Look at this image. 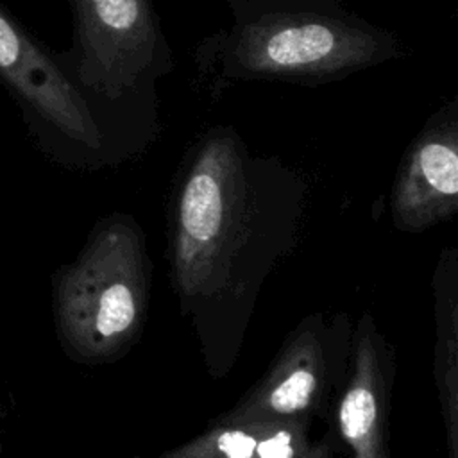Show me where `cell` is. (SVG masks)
Returning a JSON list of instances; mask_svg holds the SVG:
<instances>
[{
  "mask_svg": "<svg viewBox=\"0 0 458 458\" xmlns=\"http://www.w3.org/2000/svg\"><path fill=\"white\" fill-rule=\"evenodd\" d=\"M152 261L140 222L123 211L98 218L77 256L52 274V315L70 360L120 358L143 329Z\"/></svg>",
  "mask_w": 458,
  "mask_h": 458,
  "instance_id": "cell-4",
  "label": "cell"
},
{
  "mask_svg": "<svg viewBox=\"0 0 458 458\" xmlns=\"http://www.w3.org/2000/svg\"><path fill=\"white\" fill-rule=\"evenodd\" d=\"M2 406H0V458H4V437H2Z\"/></svg>",
  "mask_w": 458,
  "mask_h": 458,
  "instance_id": "cell-13",
  "label": "cell"
},
{
  "mask_svg": "<svg viewBox=\"0 0 458 458\" xmlns=\"http://www.w3.org/2000/svg\"><path fill=\"white\" fill-rule=\"evenodd\" d=\"M131 458H143V456H131Z\"/></svg>",
  "mask_w": 458,
  "mask_h": 458,
  "instance_id": "cell-14",
  "label": "cell"
},
{
  "mask_svg": "<svg viewBox=\"0 0 458 458\" xmlns=\"http://www.w3.org/2000/svg\"><path fill=\"white\" fill-rule=\"evenodd\" d=\"M254 433L247 424L215 420L199 437L163 453L159 458H256Z\"/></svg>",
  "mask_w": 458,
  "mask_h": 458,
  "instance_id": "cell-11",
  "label": "cell"
},
{
  "mask_svg": "<svg viewBox=\"0 0 458 458\" xmlns=\"http://www.w3.org/2000/svg\"><path fill=\"white\" fill-rule=\"evenodd\" d=\"M458 209V97L424 122L397 166L390 190L395 229L424 233Z\"/></svg>",
  "mask_w": 458,
  "mask_h": 458,
  "instance_id": "cell-7",
  "label": "cell"
},
{
  "mask_svg": "<svg viewBox=\"0 0 458 458\" xmlns=\"http://www.w3.org/2000/svg\"><path fill=\"white\" fill-rule=\"evenodd\" d=\"M0 88L16 106L32 145L73 172L116 168L159 138L98 100L0 2Z\"/></svg>",
  "mask_w": 458,
  "mask_h": 458,
  "instance_id": "cell-3",
  "label": "cell"
},
{
  "mask_svg": "<svg viewBox=\"0 0 458 458\" xmlns=\"http://www.w3.org/2000/svg\"><path fill=\"white\" fill-rule=\"evenodd\" d=\"M394 352L365 313L352 335L351 370L336 404V428L351 458H394L390 451V394Z\"/></svg>",
  "mask_w": 458,
  "mask_h": 458,
  "instance_id": "cell-8",
  "label": "cell"
},
{
  "mask_svg": "<svg viewBox=\"0 0 458 458\" xmlns=\"http://www.w3.org/2000/svg\"><path fill=\"white\" fill-rule=\"evenodd\" d=\"M233 21H247L281 11H342L345 0H225Z\"/></svg>",
  "mask_w": 458,
  "mask_h": 458,
  "instance_id": "cell-12",
  "label": "cell"
},
{
  "mask_svg": "<svg viewBox=\"0 0 458 458\" xmlns=\"http://www.w3.org/2000/svg\"><path fill=\"white\" fill-rule=\"evenodd\" d=\"M63 64L98 100L161 134L159 82L175 59L152 0H70Z\"/></svg>",
  "mask_w": 458,
  "mask_h": 458,
  "instance_id": "cell-5",
  "label": "cell"
},
{
  "mask_svg": "<svg viewBox=\"0 0 458 458\" xmlns=\"http://www.w3.org/2000/svg\"><path fill=\"white\" fill-rule=\"evenodd\" d=\"M306 177L254 152L231 125H211L186 148L166 206L170 283L200 320L247 313L272 268L301 238Z\"/></svg>",
  "mask_w": 458,
  "mask_h": 458,
  "instance_id": "cell-1",
  "label": "cell"
},
{
  "mask_svg": "<svg viewBox=\"0 0 458 458\" xmlns=\"http://www.w3.org/2000/svg\"><path fill=\"white\" fill-rule=\"evenodd\" d=\"M435 297V326H437V385L442 403V417L445 426L449 458H456V426H458V249L445 247L437 261L433 279Z\"/></svg>",
  "mask_w": 458,
  "mask_h": 458,
  "instance_id": "cell-9",
  "label": "cell"
},
{
  "mask_svg": "<svg viewBox=\"0 0 458 458\" xmlns=\"http://www.w3.org/2000/svg\"><path fill=\"white\" fill-rule=\"evenodd\" d=\"M404 55L403 41L342 11H281L204 36L193 48L199 81L218 95L236 82L318 86Z\"/></svg>",
  "mask_w": 458,
  "mask_h": 458,
  "instance_id": "cell-2",
  "label": "cell"
},
{
  "mask_svg": "<svg viewBox=\"0 0 458 458\" xmlns=\"http://www.w3.org/2000/svg\"><path fill=\"white\" fill-rule=\"evenodd\" d=\"M333 333L322 315L306 317L286 338L263 377L216 420L295 422L310 429L333 386Z\"/></svg>",
  "mask_w": 458,
  "mask_h": 458,
  "instance_id": "cell-6",
  "label": "cell"
},
{
  "mask_svg": "<svg viewBox=\"0 0 458 458\" xmlns=\"http://www.w3.org/2000/svg\"><path fill=\"white\" fill-rule=\"evenodd\" d=\"M254 433L256 458H335V438L308 437V428L295 422H249Z\"/></svg>",
  "mask_w": 458,
  "mask_h": 458,
  "instance_id": "cell-10",
  "label": "cell"
}]
</instances>
